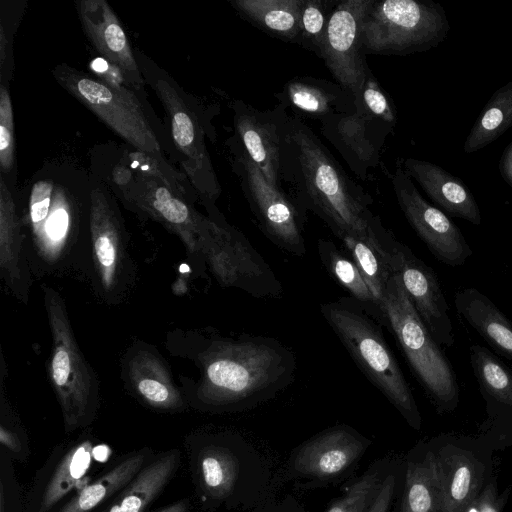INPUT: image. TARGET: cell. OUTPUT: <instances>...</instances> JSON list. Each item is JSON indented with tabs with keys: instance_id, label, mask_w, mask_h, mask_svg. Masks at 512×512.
I'll list each match as a JSON object with an SVG mask.
<instances>
[{
	"instance_id": "1",
	"label": "cell",
	"mask_w": 512,
	"mask_h": 512,
	"mask_svg": "<svg viewBox=\"0 0 512 512\" xmlns=\"http://www.w3.org/2000/svg\"><path fill=\"white\" fill-rule=\"evenodd\" d=\"M281 182L299 208L318 215L338 238L368 232L374 216L371 197L346 175L311 128L287 112L281 126Z\"/></svg>"
},
{
	"instance_id": "2",
	"label": "cell",
	"mask_w": 512,
	"mask_h": 512,
	"mask_svg": "<svg viewBox=\"0 0 512 512\" xmlns=\"http://www.w3.org/2000/svg\"><path fill=\"white\" fill-rule=\"evenodd\" d=\"M197 398L217 411H242L275 397L294 378L295 358L262 336L214 341L201 357Z\"/></svg>"
},
{
	"instance_id": "3",
	"label": "cell",
	"mask_w": 512,
	"mask_h": 512,
	"mask_svg": "<svg viewBox=\"0 0 512 512\" xmlns=\"http://www.w3.org/2000/svg\"><path fill=\"white\" fill-rule=\"evenodd\" d=\"M321 313L368 380L415 429L421 425L412 391L381 329L350 298L323 303Z\"/></svg>"
},
{
	"instance_id": "4",
	"label": "cell",
	"mask_w": 512,
	"mask_h": 512,
	"mask_svg": "<svg viewBox=\"0 0 512 512\" xmlns=\"http://www.w3.org/2000/svg\"><path fill=\"white\" fill-rule=\"evenodd\" d=\"M381 311L427 395L440 409H453L459 400L456 374L394 272Z\"/></svg>"
},
{
	"instance_id": "5",
	"label": "cell",
	"mask_w": 512,
	"mask_h": 512,
	"mask_svg": "<svg viewBox=\"0 0 512 512\" xmlns=\"http://www.w3.org/2000/svg\"><path fill=\"white\" fill-rule=\"evenodd\" d=\"M198 472L201 488L214 504L255 511L269 499L270 465L237 434L217 437L203 446Z\"/></svg>"
},
{
	"instance_id": "6",
	"label": "cell",
	"mask_w": 512,
	"mask_h": 512,
	"mask_svg": "<svg viewBox=\"0 0 512 512\" xmlns=\"http://www.w3.org/2000/svg\"><path fill=\"white\" fill-rule=\"evenodd\" d=\"M44 303L52 335L49 378L61 406L65 429L89 424L97 410L98 386L73 333L64 300L44 287Z\"/></svg>"
},
{
	"instance_id": "7",
	"label": "cell",
	"mask_w": 512,
	"mask_h": 512,
	"mask_svg": "<svg viewBox=\"0 0 512 512\" xmlns=\"http://www.w3.org/2000/svg\"><path fill=\"white\" fill-rule=\"evenodd\" d=\"M444 15L414 0H374L362 24L365 55H405L433 46L444 35Z\"/></svg>"
},
{
	"instance_id": "8",
	"label": "cell",
	"mask_w": 512,
	"mask_h": 512,
	"mask_svg": "<svg viewBox=\"0 0 512 512\" xmlns=\"http://www.w3.org/2000/svg\"><path fill=\"white\" fill-rule=\"evenodd\" d=\"M369 231L392 272L396 273L416 311L439 345L455 342L449 305L433 269L387 230L374 215Z\"/></svg>"
},
{
	"instance_id": "9",
	"label": "cell",
	"mask_w": 512,
	"mask_h": 512,
	"mask_svg": "<svg viewBox=\"0 0 512 512\" xmlns=\"http://www.w3.org/2000/svg\"><path fill=\"white\" fill-rule=\"evenodd\" d=\"M54 75L67 91L130 145L146 154H159V142L130 90L108 85L66 66L58 67Z\"/></svg>"
},
{
	"instance_id": "10",
	"label": "cell",
	"mask_w": 512,
	"mask_h": 512,
	"mask_svg": "<svg viewBox=\"0 0 512 512\" xmlns=\"http://www.w3.org/2000/svg\"><path fill=\"white\" fill-rule=\"evenodd\" d=\"M371 444L350 426L328 428L293 450L285 474L300 488L327 486L353 472Z\"/></svg>"
},
{
	"instance_id": "11",
	"label": "cell",
	"mask_w": 512,
	"mask_h": 512,
	"mask_svg": "<svg viewBox=\"0 0 512 512\" xmlns=\"http://www.w3.org/2000/svg\"><path fill=\"white\" fill-rule=\"evenodd\" d=\"M233 151L235 171L260 229L280 249L303 256L306 249L300 208L268 182L237 141Z\"/></svg>"
},
{
	"instance_id": "12",
	"label": "cell",
	"mask_w": 512,
	"mask_h": 512,
	"mask_svg": "<svg viewBox=\"0 0 512 512\" xmlns=\"http://www.w3.org/2000/svg\"><path fill=\"white\" fill-rule=\"evenodd\" d=\"M201 252L218 282L255 297L277 296L281 286L261 255L236 229L210 220Z\"/></svg>"
},
{
	"instance_id": "13",
	"label": "cell",
	"mask_w": 512,
	"mask_h": 512,
	"mask_svg": "<svg viewBox=\"0 0 512 512\" xmlns=\"http://www.w3.org/2000/svg\"><path fill=\"white\" fill-rule=\"evenodd\" d=\"M374 0H341L327 26L321 59L337 83L356 96L369 67L362 43V24Z\"/></svg>"
},
{
	"instance_id": "14",
	"label": "cell",
	"mask_w": 512,
	"mask_h": 512,
	"mask_svg": "<svg viewBox=\"0 0 512 512\" xmlns=\"http://www.w3.org/2000/svg\"><path fill=\"white\" fill-rule=\"evenodd\" d=\"M391 183L405 218L434 257L451 267L464 264L472 249L459 228L421 196L402 166L391 175Z\"/></svg>"
},
{
	"instance_id": "15",
	"label": "cell",
	"mask_w": 512,
	"mask_h": 512,
	"mask_svg": "<svg viewBox=\"0 0 512 512\" xmlns=\"http://www.w3.org/2000/svg\"><path fill=\"white\" fill-rule=\"evenodd\" d=\"M352 113L331 115L321 121V133L341 154L352 172L367 180L381 163V151L393 125L355 101Z\"/></svg>"
},
{
	"instance_id": "16",
	"label": "cell",
	"mask_w": 512,
	"mask_h": 512,
	"mask_svg": "<svg viewBox=\"0 0 512 512\" xmlns=\"http://www.w3.org/2000/svg\"><path fill=\"white\" fill-rule=\"evenodd\" d=\"M286 112L281 104L261 111L240 100L233 103L236 141L268 182L281 190V126Z\"/></svg>"
},
{
	"instance_id": "17",
	"label": "cell",
	"mask_w": 512,
	"mask_h": 512,
	"mask_svg": "<svg viewBox=\"0 0 512 512\" xmlns=\"http://www.w3.org/2000/svg\"><path fill=\"white\" fill-rule=\"evenodd\" d=\"M155 89L170 118L174 143L187 160L188 173L194 176L199 190L211 199L216 198L220 189L198 121L168 82L158 80Z\"/></svg>"
},
{
	"instance_id": "18",
	"label": "cell",
	"mask_w": 512,
	"mask_h": 512,
	"mask_svg": "<svg viewBox=\"0 0 512 512\" xmlns=\"http://www.w3.org/2000/svg\"><path fill=\"white\" fill-rule=\"evenodd\" d=\"M143 176L144 178L138 179L136 196H131V199L138 207L176 233L189 252H201V242L210 219L197 214L165 186Z\"/></svg>"
},
{
	"instance_id": "19",
	"label": "cell",
	"mask_w": 512,
	"mask_h": 512,
	"mask_svg": "<svg viewBox=\"0 0 512 512\" xmlns=\"http://www.w3.org/2000/svg\"><path fill=\"white\" fill-rule=\"evenodd\" d=\"M78 12L83 29L96 50L131 82L141 83L128 38L108 3L83 0L78 3Z\"/></svg>"
},
{
	"instance_id": "20",
	"label": "cell",
	"mask_w": 512,
	"mask_h": 512,
	"mask_svg": "<svg viewBox=\"0 0 512 512\" xmlns=\"http://www.w3.org/2000/svg\"><path fill=\"white\" fill-rule=\"evenodd\" d=\"M90 231L96 272L107 292L120 285L125 254L115 211L100 189L91 192Z\"/></svg>"
},
{
	"instance_id": "21",
	"label": "cell",
	"mask_w": 512,
	"mask_h": 512,
	"mask_svg": "<svg viewBox=\"0 0 512 512\" xmlns=\"http://www.w3.org/2000/svg\"><path fill=\"white\" fill-rule=\"evenodd\" d=\"M275 97L295 116L320 121L331 115L352 113L356 108L355 96L339 83L311 76L290 79Z\"/></svg>"
},
{
	"instance_id": "22",
	"label": "cell",
	"mask_w": 512,
	"mask_h": 512,
	"mask_svg": "<svg viewBox=\"0 0 512 512\" xmlns=\"http://www.w3.org/2000/svg\"><path fill=\"white\" fill-rule=\"evenodd\" d=\"M402 168L450 216L474 225L481 223L480 210L472 193L457 177L433 163L414 158L405 159Z\"/></svg>"
},
{
	"instance_id": "23",
	"label": "cell",
	"mask_w": 512,
	"mask_h": 512,
	"mask_svg": "<svg viewBox=\"0 0 512 512\" xmlns=\"http://www.w3.org/2000/svg\"><path fill=\"white\" fill-rule=\"evenodd\" d=\"M441 487V512H464L478 497L483 468L469 452L447 446L435 453Z\"/></svg>"
},
{
	"instance_id": "24",
	"label": "cell",
	"mask_w": 512,
	"mask_h": 512,
	"mask_svg": "<svg viewBox=\"0 0 512 512\" xmlns=\"http://www.w3.org/2000/svg\"><path fill=\"white\" fill-rule=\"evenodd\" d=\"M454 304L460 318L512 363V322L507 316L476 288L455 292Z\"/></svg>"
},
{
	"instance_id": "25",
	"label": "cell",
	"mask_w": 512,
	"mask_h": 512,
	"mask_svg": "<svg viewBox=\"0 0 512 512\" xmlns=\"http://www.w3.org/2000/svg\"><path fill=\"white\" fill-rule=\"evenodd\" d=\"M128 376L136 393L150 406L164 410L183 406L165 364L149 350H139L130 358Z\"/></svg>"
},
{
	"instance_id": "26",
	"label": "cell",
	"mask_w": 512,
	"mask_h": 512,
	"mask_svg": "<svg viewBox=\"0 0 512 512\" xmlns=\"http://www.w3.org/2000/svg\"><path fill=\"white\" fill-rule=\"evenodd\" d=\"M0 270L7 286L27 292V268L15 203L4 179L0 180Z\"/></svg>"
},
{
	"instance_id": "27",
	"label": "cell",
	"mask_w": 512,
	"mask_h": 512,
	"mask_svg": "<svg viewBox=\"0 0 512 512\" xmlns=\"http://www.w3.org/2000/svg\"><path fill=\"white\" fill-rule=\"evenodd\" d=\"M178 461V452L172 450L144 466L102 512H144L169 482Z\"/></svg>"
},
{
	"instance_id": "28",
	"label": "cell",
	"mask_w": 512,
	"mask_h": 512,
	"mask_svg": "<svg viewBox=\"0 0 512 512\" xmlns=\"http://www.w3.org/2000/svg\"><path fill=\"white\" fill-rule=\"evenodd\" d=\"M303 0H232L236 12L253 26L283 41L298 44Z\"/></svg>"
},
{
	"instance_id": "29",
	"label": "cell",
	"mask_w": 512,
	"mask_h": 512,
	"mask_svg": "<svg viewBox=\"0 0 512 512\" xmlns=\"http://www.w3.org/2000/svg\"><path fill=\"white\" fill-rule=\"evenodd\" d=\"M400 512H441V487L435 452L407 463Z\"/></svg>"
},
{
	"instance_id": "30",
	"label": "cell",
	"mask_w": 512,
	"mask_h": 512,
	"mask_svg": "<svg viewBox=\"0 0 512 512\" xmlns=\"http://www.w3.org/2000/svg\"><path fill=\"white\" fill-rule=\"evenodd\" d=\"M147 456L137 452L82 488L59 512H90L107 498L123 490L143 469Z\"/></svg>"
},
{
	"instance_id": "31",
	"label": "cell",
	"mask_w": 512,
	"mask_h": 512,
	"mask_svg": "<svg viewBox=\"0 0 512 512\" xmlns=\"http://www.w3.org/2000/svg\"><path fill=\"white\" fill-rule=\"evenodd\" d=\"M339 239L359 269L382 315V303L392 271L378 250L369 227L364 235L346 234Z\"/></svg>"
},
{
	"instance_id": "32",
	"label": "cell",
	"mask_w": 512,
	"mask_h": 512,
	"mask_svg": "<svg viewBox=\"0 0 512 512\" xmlns=\"http://www.w3.org/2000/svg\"><path fill=\"white\" fill-rule=\"evenodd\" d=\"M93 445L84 441L70 449L57 465L43 493L40 512H45L66 496L85 476L92 463Z\"/></svg>"
},
{
	"instance_id": "33",
	"label": "cell",
	"mask_w": 512,
	"mask_h": 512,
	"mask_svg": "<svg viewBox=\"0 0 512 512\" xmlns=\"http://www.w3.org/2000/svg\"><path fill=\"white\" fill-rule=\"evenodd\" d=\"M318 252L322 263L337 282L346 288L353 298L373 314L383 319L376 301L354 261L338 250L333 242L320 239Z\"/></svg>"
},
{
	"instance_id": "34",
	"label": "cell",
	"mask_w": 512,
	"mask_h": 512,
	"mask_svg": "<svg viewBox=\"0 0 512 512\" xmlns=\"http://www.w3.org/2000/svg\"><path fill=\"white\" fill-rule=\"evenodd\" d=\"M394 467L387 458L377 460L346 487L344 494L335 499L326 512H368Z\"/></svg>"
},
{
	"instance_id": "35",
	"label": "cell",
	"mask_w": 512,
	"mask_h": 512,
	"mask_svg": "<svg viewBox=\"0 0 512 512\" xmlns=\"http://www.w3.org/2000/svg\"><path fill=\"white\" fill-rule=\"evenodd\" d=\"M512 125V83L498 90L487 103L481 118L472 128L464 149L475 152L484 147Z\"/></svg>"
},
{
	"instance_id": "36",
	"label": "cell",
	"mask_w": 512,
	"mask_h": 512,
	"mask_svg": "<svg viewBox=\"0 0 512 512\" xmlns=\"http://www.w3.org/2000/svg\"><path fill=\"white\" fill-rule=\"evenodd\" d=\"M470 361L481 388L497 401L512 407V371L480 345L470 347Z\"/></svg>"
},
{
	"instance_id": "37",
	"label": "cell",
	"mask_w": 512,
	"mask_h": 512,
	"mask_svg": "<svg viewBox=\"0 0 512 512\" xmlns=\"http://www.w3.org/2000/svg\"><path fill=\"white\" fill-rule=\"evenodd\" d=\"M338 1L303 0L298 45L321 57L330 16Z\"/></svg>"
},
{
	"instance_id": "38",
	"label": "cell",
	"mask_w": 512,
	"mask_h": 512,
	"mask_svg": "<svg viewBox=\"0 0 512 512\" xmlns=\"http://www.w3.org/2000/svg\"><path fill=\"white\" fill-rule=\"evenodd\" d=\"M355 101L373 115L395 126L396 111L388 95L384 92L369 69L355 96Z\"/></svg>"
},
{
	"instance_id": "39",
	"label": "cell",
	"mask_w": 512,
	"mask_h": 512,
	"mask_svg": "<svg viewBox=\"0 0 512 512\" xmlns=\"http://www.w3.org/2000/svg\"><path fill=\"white\" fill-rule=\"evenodd\" d=\"M14 124L11 99L8 89L0 88V165L3 172L11 171L14 164Z\"/></svg>"
},
{
	"instance_id": "40",
	"label": "cell",
	"mask_w": 512,
	"mask_h": 512,
	"mask_svg": "<svg viewBox=\"0 0 512 512\" xmlns=\"http://www.w3.org/2000/svg\"><path fill=\"white\" fill-rule=\"evenodd\" d=\"M53 197V185L50 181H38L34 184L29 202L30 218L34 231L46 219Z\"/></svg>"
},
{
	"instance_id": "41",
	"label": "cell",
	"mask_w": 512,
	"mask_h": 512,
	"mask_svg": "<svg viewBox=\"0 0 512 512\" xmlns=\"http://www.w3.org/2000/svg\"><path fill=\"white\" fill-rule=\"evenodd\" d=\"M398 475L395 467L386 476L381 490L368 512H390V508L396 494Z\"/></svg>"
},
{
	"instance_id": "42",
	"label": "cell",
	"mask_w": 512,
	"mask_h": 512,
	"mask_svg": "<svg viewBox=\"0 0 512 512\" xmlns=\"http://www.w3.org/2000/svg\"><path fill=\"white\" fill-rule=\"evenodd\" d=\"M502 499L498 498L493 483L486 486L464 512H501Z\"/></svg>"
},
{
	"instance_id": "43",
	"label": "cell",
	"mask_w": 512,
	"mask_h": 512,
	"mask_svg": "<svg viewBox=\"0 0 512 512\" xmlns=\"http://www.w3.org/2000/svg\"><path fill=\"white\" fill-rule=\"evenodd\" d=\"M255 512H306L303 506L292 495H286L280 500L269 498Z\"/></svg>"
},
{
	"instance_id": "44",
	"label": "cell",
	"mask_w": 512,
	"mask_h": 512,
	"mask_svg": "<svg viewBox=\"0 0 512 512\" xmlns=\"http://www.w3.org/2000/svg\"><path fill=\"white\" fill-rule=\"evenodd\" d=\"M0 441L5 447L14 452L19 451L21 448L20 441L16 435L6 429L3 425L0 428Z\"/></svg>"
},
{
	"instance_id": "45",
	"label": "cell",
	"mask_w": 512,
	"mask_h": 512,
	"mask_svg": "<svg viewBox=\"0 0 512 512\" xmlns=\"http://www.w3.org/2000/svg\"><path fill=\"white\" fill-rule=\"evenodd\" d=\"M501 173L503 178L512 186V143L502 158Z\"/></svg>"
},
{
	"instance_id": "46",
	"label": "cell",
	"mask_w": 512,
	"mask_h": 512,
	"mask_svg": "<svg viewBox=\"0 0 512 512\" xmlns=\"http://www.w3.org/2000/svg\"><path fill=\"white\" fill-rule=\"evenodd\" d=\"M158 512H188V503L186 500H180L164 507Z\"/></svg>"
},
{
	"instance_id": "47",
	"label": "cell",
	"mask_w": 512,
	"mask_h": 512,
	"mask_svg": "<svg viewBox=\"0 0 512 512\" xmlns=\"http://www.w3.org/2000/svg\"><path fill=\"white\" fill-rule=\"evenodd\" d=\"M3 487H1V503H0V506H1V512H4V497H3Z\"/></svg>"
}]
</instances>
